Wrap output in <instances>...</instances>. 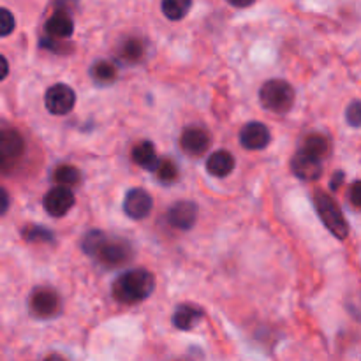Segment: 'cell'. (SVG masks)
<instances>
[{"label": "cell", "mask_w": 361, "mask_h": 361, "mask_svg": "<svg viewBox=\"0 0 361 361\" xmlns=\"http://www.w3.org/2000/svg\"><path fill=\"white\" fill-rule=\"evenodd\" d=\"M155 289V279L145 268H134L120 275L113 284V296L123 305H133L150 298Z\"/></svg>", "instance_id": "1"}, {"label": "cell", "mask_w": 361, "mask_h": 361, "mask_svg": "<svg viewBox=\"0 0 361 361\" xmlns=\"http://www.w3.org/2000/svg\"><path fill=\"white\" fill-rule=\"evenodd\" d=\"M259 101L271 113H288L295 104V90L284 80H270L261 87Z\"/></svg>", "instance_id": "2"}, {"label": "cell", "mask_w": 361, "mask_h": 361, "mask_svg": "<svg viewBox=\"0 0 361 361\" xmlns=\"http://www.w3.org/2000/svg\"><path fill=\"white\" fill-rule=\"evenodd\" d=\"M314 204H316V210L319 219L323 221V224L326 226L328 231L338 240H345L349 235V226L345 221L344 214H342L341 207L335 203V200L331 196L324 192H316L314 196Z\"/></svg>", "instance_id": "3"}, {"label": "cell", "mask_w": 361, "mask_h": 361, "mask_svg": "<svg viewBox=\"0 0 361 361\" xmlns=\"http://www.w3.org/2000/svg\"><path fill=\"white\" fill-rule=\"evenodd\" d=\"M25 155V140L16 129H0V175H9Z\"/></svg>", "instance_id": "4"}, {"label": "cell", "mask_w": 361, "mask_h": 361, "mask_svg": "<svg viewBox=\"0 0 361 361\" xmlns=\"http://www.w3.org/2000/svg\"><path fill=\"white\" fill-rule=\"evenodd\" d=\"M130 256H133V249L126 240H109L106 235L94 252L95 259L104 267H120L127 263Z\"/></svg>", "instance_id": "5"}, {"label": "cell", "mask_w": 361, "mask_h": 361, "mask_svg": "<svg viewBox=\"0 0 361 361\" xmlns=\"http://www.w3.org/2000/svg\"><path fill=\"white\" fill-rule=\"evenodd\" d=\"M44 104L51 115H67V113L73 111L74 104H76V94H74L73 88L63 83L53 85L46 92Z\"/></svg>", "instance_id": "6"}, {"label": "cell", "mask_w": 361, "mask_h": 361, "mask_svg": "<svg viewBox=\"0 0 361 361\" xmlns=\"http://www.w3.org/2000/svg\"><path fill=\"white\" fill-rule=\"evenodd\" d=\"M30 312L39 319H51L60 312V298L53 289L39 288L30 296Z\"/></svg>", "instance_id": "7"}, {"label": "cell", "mask_w": 361, "mask_h": 361, "mask_svg": "<svg viewBox=\"0 0 361 361\" xmlns=\"http://www.w3.org/2000/svg\"><path fill=\"white\" fill-rule=\"evenodd\" d=\"M44 210L51 217H63L74 207V194L67 187H53L42 200Z\"/></svg>", "instance_id": "8"}, {"label": "cell", "mask_w": 361, "mask_h": 361, "mask_svg": "<svg viewBox=\"0 0 361 361\" xmlns=\"http://www.w3.org/2000/svg\"><path fill=\"white\" fill-rule=\"evenodd\" d=\"M152 208H154V200L145 189L129 190L126 200H123V212L134 221H141V219L148 217Z\"/></svg>", "instance_id": "9"}, {"label": "cell", "mask_w": 361, "mask_h": 361, "mask_svg": "<svg viewBox=\"0 0 361 361\" xmlns=\"http://www.w3.org/2000/svg\"><path fill=\"white\" fill-rule=\"evenodd\" d=\"M270 129L261 122H250L240 130V143L247 150H263L270 145Z\"/></svg>", "instance_id": "10"}, {"label": "cell", "mask_w": 361, "mask_h": 361, "mask_svg": "<svg viewBox=\"0 0 361 361\" xmlns=\"http://www.w3.org/2000/svg\"><path fill=\"white\" fill-rule=\"evenodd\" d=\"M196 219L197 207L194 203H190V201H178L168 212L169 226H173L176 229H182V231H187V229L192 228L196 224Z\"/></svg>", "instance_id": "11"}, {"label": "cell", "mask_w": 361, "mask_h": 361, "mask_svg": "<svg viewBox=\"0 0 361 361\" xmlns=\"http://www.w3.org/2000/svg\"><path fill=\"white\" fill-rule=\"evenodd\" d=\"M291 171L298 178L307 180V182H314V180L321 178V175H323V164H321V161H317V159L310 157V155L303 154L300 150L291 159Z\"/></svg>", "instance_id": "12"}, {"label": "cell", "mask_w": 361, "mask_h": 361, "mask_svg": "<svg viewBox=\"0 0 361 361\" xmlns=\"http://www.w3.org/2000/svg\"><path fill=\"white\" fill-rule=\"evenodd\" d=\"M180 145L182 150L189 155H201L208 150L210 147V136L201 127H189L182 133L180 137Z\"/></svg>", "instance_id": "13"}, {"label": "cell", "mask_w": 361, "mask_h": 361, "mask_svg": "<svg viewBox=\"0 0 361 361\" xmlns=\"http://www.w3.org/2000/svg\"><path fill=\"white\" fill-rule=\"evenodd\" d=\"M44 30L48 34V37L59 39V41H63V39H69L74 32V21L73 18L67 13H53L51 16L48 18L44 25Z\"/></svg>", "instance_id": "14"}, {"label": "cell", "mask_w": 361, "mask_h": 361, "mask_svg": "<svg viewBox=\"0 0 361 361\" xmlns=\"http://www.w3.org/2000/svg\"><path fill=\"white\" fill-rule=\"evenodd\" d=\"M204 317V312L196 305H180L173 314V324L178 330H192L197 323Z\"/></svg>", "instance_id": "15"}, {"label": "cell", "mask_w": 361, "mask_h": 361, "mask_svg": "<svg viewBox=\"0 0 361 361\" xmlns=\"http://www.w3.org/2000/svg\"><path fill=\"white\" fill-rule=\"evenodd\" d=\"M233 169H235V157H233L228 150H217L208 157L207 171L210 173L212 176L224 178V176H228Z\"/></svg>", "instance_id": "16"}, {"label": "cell", "mask_w": 361, "mask_h": 361, "mask_svg": "<svg viewBox=\"0 0 361 361\" xmlns=\"http://www.w3.org/2000/svg\"><path fill=\"white\" fill-rule=\"evenodd\" d=\"M133 161L147 171H155L159 164L157 152L150 141H141L133 148Z\"/></svg>", "instance_id": "17"}, {"label": "cell", "mask_w": 361, "mask_h": 361, "mask_svg": "<svg viewBox=\"0 0 361 361\" xmlns=\"http://www.w3.org/2000/svg\"><path fill=\"white\" fill-rule=\"evenodd\" d=\"M303 154L310 155V157L317 159V161H323L328 154H330V141L323 134H310L305 137L302 147Z\"/></svg>", "instance_id": "18"}, {"label": "cell", "mask_w": 361, "mask_h": 361, "mask_svg": "<svg viewBox=\"0 0 361 361\" xmlns=\"http://www.w3.org/2000/svg\"><path fill=\"white\" fill-rule=\"evenodd\" d=\"M143 53H145L143 42L136 37H130V39H126V41L120 44L118 59L126 63H136L140 62Z\"/></svg>", "instance_id": "19"}, {"label": "cell", "mask_w": 361, "mask_h": 361, "mask_svg": "<svg viewBox=\"0 0 361 361\" xmlns=\"http://www.w3.org/2000/svg\"><path fill=\"white\" fill-rule=\"evenodd\" d=\"M192 0H162V14L171 21H180L189 14Z\"/></svg>", "instance_id": "20"}, {"label": "cell", "mask_w": 361, "mask_h": 361, "mask_svg": "<svg viewBox=\"0 0 361 361\" xmlns=\"http://www.w3.org/2000/svg\"><path fill=\"white\" fill-rule=\"evenodd\" d=\"M90 76L95 83L99 85H109L115 81L116 78V69L113 63L106 62V60H99L92 66L90 69Z\"/></svg>", "instance_id": "21"}, {"label": "cell", "mask_w": 361, "mask_h": 361, "mask_svg": "<svg viewBox=\"0 0 361 361\" xmlns=\"http://www.w3.org/2000/svg\"><path fill=\"white\" fill-rule=\"evenodd\" d=\"M80 178H81L80 171L71 164L59 166V168L55 169V173H53V180L59 183V187H67V189L76 185V183L80 182Z\"/></svg>", "instance_id": "22"}, {"label": "cell", "mask_w": 361, "mask_h": 361, "mask_svg": "<svg viewBox=\"0 0 361 361\" xmlns=\"http://www.w3.org/2000/svg\"><path fill=\"white\" fill-rule=\"evenodd\" d=\"M155 175H157L161 183H173L178 178V168L171 159H162L159 161L157 168H155Z\"/></svg>", "instance_id": "23"}, {"label": "cell", "mask_w": 361, "mask_h": 361, "mask_svg": "<svg viewBox=\"0 0 361 361\" xmlns=\"http://www.w3.org/2000/svg\"><path fill=\"white\" fill-rule=\"evenodd\" d=\"M23 238L27 240V242H51L53 240V235L48 231V229L44 228H39V226H27V228L23 229Z\"/></svg>", "instance_id": "24"}, {"label": "cell", "mask_w": 361, "mask_h": 361, "mask_svg": "<svg viewBox=\"0 0 361 361\" xmlns=\"http://www.w3.org/2000/svg\"><path fill=\"white\" fill-rule=\"evenodd\" d=\"M14 27H16V21H14L13 13L9 9L0 7V37H7V35L13 34Z\"/></svg>", "instance_id": "25"}, {"label": "cell", "mask_w": 361, "mask_h": 361, "mask_svg": "<svg viewBox=\"0 0 361 361\" xmlns=\"http://www.w3.org/2000/svg\"><path fill=\"white\" fill-rule=\"evenodd\" d=\"M345 120L351 127H361V101H353L345 109Z\"/></svg>", "instance_id": "26"}, {"label": "cell", "mask_w": 361, "mask_h": 361, "mask_svg": "<svg viewBox=\"0 0 361 361\" xmlns=\"http://www.w3.org/2000/svg\"><path fill=\"white\" fill-rule=\"evenodd\" d=\"M349 203H351L356 210H361V180L353 182L351 189H349Z\"/></svg>", "instance_id": "27"}, {"label": "cell", "mask_w": 361, "mask_h": 361, "mask_svg": "<svg viewBox=\"0 0 361 361\" xmlns=\"http://www.w3.org/2000/svg\"><path fill=\"white\" fill-rule=\"evenodd\" d=\"M63 41H59V39H51V37H42L41 39V46L44 49H51V51L56 53H66L67 46L62 44Z\"/></svg>", "instance_id": "28"}, {"label": "cell", "mask_w": 361, "mask_h": 361, "mask_svg": "<svg viewBox=\"0 0 361 361\" xmlns=\"http://www.w3.org/2000/svg\"><path fill=\"white\" fill-rule=\"evenodd\" d=\"M9 208V194H7L6 189L0 187V215H4Z\"/></svg>", "instance_id": "29"}, {"label": "cell", "mask_w": 361, "mask_h": 361, "mask_svg": "<svg viewBox=\"0 0 361 361\" xmlns=\"http://www.w3.org/2000/svg\"><path fill=\"white\" fill-rule=\"evenodd\" d=\"M7 74H9V62L4 55H0V81L6 80Z\"/></svg>", "instance_id": "30"}, {"label": "cell", "mask_w": 361, "mask_h": 361, "mask_svg": "<svg viewBox=\"0 0 361 361\" xmlns=\"http://www.w3.org/2000/svg\"><path fill=\"white\" fill-rule=\"evenodd\" d=\"M342 180H344V173H342V171L335 173L334 178H331V189H334V190H338V187H341Z\"/></svg>", "instance_id": "31"}, {"label": "cell", "mask_w": 361, "mask_h": 361, "mask_svg": "<svg viewBox=\"0 0 361 361\" xmlns=\"http://www.w3.org/2000/svg\"><path fill=\"white\" fill-rule=\"evenodd\" d=\"M228 2L235 7H249V6H252L256 0H228Z\"/></svg>", "instance_id": "32"}, {"label": "cell", "mask_w": 361, "mask_h": 361, "mask_svg": "<svg viewBox=\"0 0 361 361\" xmlns=\"http://www.w3.org/2000/svg\"><path fill=\"white\" fill-rule=\"evenodd\" d=\"M46 361H66V360L60 358V356H49V358L46 360Z\"/></svg>", "instance_id": "33"}]
</instances>
